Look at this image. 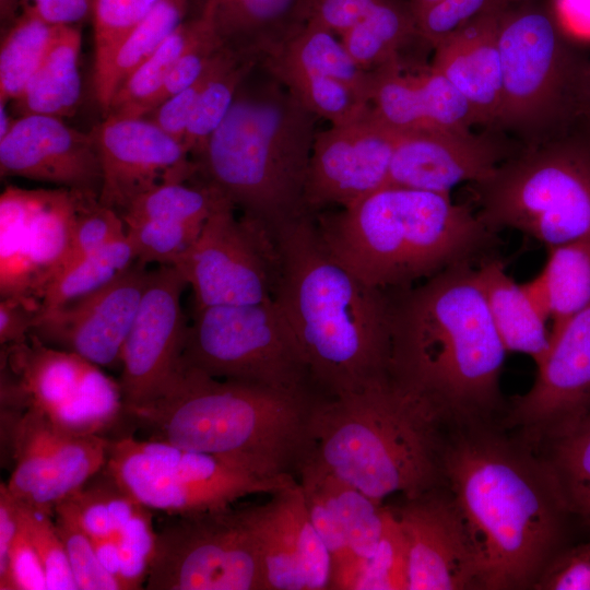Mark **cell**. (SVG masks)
<instances>
[{
	"mask_svg": "<svg viewBox=\"0 0 590 590\" xmlns=\"http://www.w3.org/2000/svg\"><path fill=\"white\" fill-rule=\"evenodd\" d=\"M84 191L8 187L0 198V292L39 302L63 269Z\"/></svg>",
	"mask_w": 590,
	"mask_h": 590,
	"instance_id": "cell-15",
	"label": "cell"
},
{
	"mask_svg": "<svg viewBox=\"0 0 590 590\" xmlns=\"http://www.w3.org/2000/svg\"><path fill=\"white\" fill-rule=\"evenodd\" d=\"M259 63L226 49L203 87L187 127L182 143L191 158L225 119L241 84Z\"/></svg>",
	"mask_w": 590,
	"mask_h": 590,
	"instance_id": "cell-39",
	"label": "cell"
},
{
	"mask_svg": "<svg viewBox=\"0 0 590 590\" xmlns=\"http://www.w3.org/2000/svg\"><path fill=\"white\" fill-rule=\"evenodd\" d=\"M20 509L22 522L44 565L48 590H79L54 515L22 502Z\"/></svg>",
	"mask_w": 590,
	"mask_h": 590,
	"instance_id": "cell-48",
	"label": "cell"
},
{
	"mask_svg": "<svg viewBox=\"0 0 590 590\" xmlns=\"http://www.w3.org/2000/svg\"><path fill=\"white\" fill-rule=\"evenodd\" d=\"M150 272L135 261L101 290L67 305L39 310L31 334L99 367H120L122 347Z\"/></svg>",
	"mask_w": 590,
	"mask_h": 590,
	"instance_id": "cell-22",
	"label": "cell"
},
{
	"mask_svg": "<svg viewBox=\"0 0 590 590\" xmlns=\"http://www.w3.org/2000/svg\"><path fill=\"white\" fill-rule=\"evenodd\" d=\"M1 375L23 410L32 408L58 428L104 436L127 416L118 381L76 353L31 334L1 346Z\"/></svg>",
	"mask_w": 590,
	"mask_h": 590,
	"instance_id": "cell-13",
	"label": "cell"
},
{
	"mask_svg": "<svg viewBox=\"0 0 590 590\" xmlns=\"http://www.w3.org/2000/svg\"><path fill=\"white\" fill-rule=\"evenodd\" d=\"M332 489L349 546L362 566L380 544L389 506L371 499L333 473Z\"/></svg>",
	"mask_w": 590,
	"mask_h": 590,
	"instance_id": "cell-43",
	"label": "cell"
},
{
	"mask_svg": "<svg viewBox=\"0 0 590 590\" xmlns=\"http://www.w3.org/2000/svg\"><path fill=\"white\" fill-rule=\"evenodd\" d=\"M0 590H48L42 559L21 518L5 568L0 573Z\"/></svg>",
	"mask_w": 590,
	"mask_h": 590,
	"instance_id": "cell-51",
	"label": "cell"
},
{
	"mask_svg": "<svg viewBox=\"0 0 590 590\" xmlns=\"http://www.w3.org/2000/svg\"><path fill=\"white\" fill-rule=\"evenodd\" d=\"M402 0H310V17L338 36Z\"/></svg>",
	"mask_w": 590,
	"mask_h": 590,
	"instance_id": "cell-54",
	"label": "cell"
},
{
	"mask_svg": "<svg viewBox=\"0 0 590 590\" xmlns=\"http://www.w3.org/2000/svg\"><path fill=\"white\" fill-rule=\"evenodd\" d=\"M20 526V502L0 484V573L5 568L8 556Z\"/></svg>",
	"mask_w": 590,
	"mask_h": 590,
	"instance_id": "cell-57",
	"label": "cell"
},
{
	"mask_svg": "<svg viewBox=\"0 0 590 590\" xmlns=\"http://www.w3.org/2000/svg\"><path fill=\"white\" fill-rule=\"evenodd\" d=\"M39 312V302L27 297H1L0 344L14 345L26 342Z\"/></svg>",
	"mask_w": 590,
	"mask_h": 590,
	"instance_id": "cell-55",
	"label": "cell"
},
{
	"mask_svg": "<svg viewBox=\"0 0 590 590\" xmlns=\"http://www.w3.org/2000/svg\"><path fill=\"white\" fill-rule=\"evenodd\" d=\"M553 10L569 35L590 34V0H555Z\"/></svg>",
	"mask_w": 590,
	"mask_h": 590,
	"instance_id": "cell-58",
	"label": "cell"
},
{
	"mask_svg": "<svg viewBox=\"0 0 590 590\" xmlns=\"http://www.w3.org/2000/svg\"><path fill=\"white\" fill-rule=\"evenodd\" d=\"M225 51L226 49L198 81L165 99L144 117L170 137L182 142L201 92Z\"/></svg>",
	"mask_w": 590,
	"mask_h": 590,
	"instance_id": "cell-53",
	"label": "cell"
},
{
	"mask_svg": "<svg viewBox=\"0 0 590 590\" xmlns=\"http://www.w3.org/2000/svg\"><path fill=\"white\" fill-rule=\"evenodd\" d=\"M312 216L328 252L365 284L386 293L485 258L496 234L449 193L392 185Z\"/></svg>",
	"mask_w": 590,
	"mask_h": 590,
	"instance_id": "cell-5",
	"label": "cell"
},
{
	"mask_svg": "<svg viewBox=\"0 0 590 590\" xmlns=\"http://www.w3.org/2000/svg\"><path fill=\"white\" fill-rule=\"evenodd\" d=\"M538 276L522 284L541 312L558 330L590 304V238L554 246Z\"/></svg>",
	"mask_w": 590,
	"mask_h": 590,
	"instance_id": "cell-32",
	"label": "cell"
},
{
	"mask_svg": "<svg viewBox=\"0 0 590 590\" xmlns=\"http://www.w3.org/2000/svg\"><path fill=\"white\" fill-rule=\"evenodd\" d=\"M476 187L494 233L516 229L547 248L590 238V137L574 127L520 146Z\"/></svg>",
	"mask_w": 590,
	"mask_h": 590,
	"instance_id": "cell-8",
	"label": "cell"
},
{
	"mask_svg": "<svg viewBox=\"0 0 590 590\" xmlns=\"http://www.w3.org/2000/svg\"><path fill=\"white\" fill-rule=\"evenodd\" d=\"M355 590H408L405 545L390 506L380 544L363 562Z\"/></svg>",
	"mask_w": 590,
	"mask_h": 590,
	"instance_id": "cell-49",
	"label": "cell"
},
{
	"mask_svg": "<svg viewBox=\"0 0 590 590\" xmlns=\"http://www.w3.org/2000/svg\"><path fill=\"white\" fill-rule=\"evenodd\" d=\"M492 128L426 129L400 132L389 173V184L449 193L458 185L491 178L519 149Z\"/></svg>",
	"mask_w": 590,
	"mask_h": 590,
	"instance_id": "cell-23",
	"label": "cell"
},
{
	"mask_svg": "<svg viewBox=\"0 0 590 590\" xmlns=\"http://www.w3.org/2000/svg\"><path fill=\"white\" fill-rule=\"evenodd\" d=\"M503 11L476 17L444 38L432 67L467 98L479 125L495 129L502 107L503 73L498 24Z\"/></svg>",
	"mask_w": 590,
	"mask_h": 590,
	"instance_id": "cell-28",
	"label": "cell"
},
{
	"mask_svg": "<svg viewBox=\"0 0 590 590\" xmlns=\"http://www.w3.org/2000/svg\"><path fill=\"white\" fill-rule=\"evenodd\" d=\"M0 175L97 196L102 187V167L91 132L49 115L31 114L13 120L0 139Z\"/></svg>",
	"mask_w": 590,
	"mask_h": 590,
	"instance_id": "cell-26",
	"label": "cell"
},
{
	"mask_svg": "<svg viewBox=\"0 0 590 590\" xmlns=\"http://www.w3.org/2000/svg\"><path fill=\"white\" fill-rule=\"evenodd\" d=\"M503 73L502 107L495 129L521 146L565 130L573 119L585 49L557 20L553 7L520 0L498 24Z\"/></svg>",
	"mask_w": 590,
	"mask_h": 590,
	"instance_id": "cell-9",
	"label": "cell"
},
{
	"mask_svg": "<svg viewBox=\"0 0 590 590\" xmlns=\"http://www.w3.org/2000/svg\"><path fill=\"white\" fill-rule=\"evenodd\" d=\"M55 517L79 590H121L118 581L99 560L67 498L56 506Z\"/></svg>",
	"mask_w": 590,
	"mask_h": 590,
	"instance_id": "cell-46",
	"label": "cell"
},
{
	"mask_svg": "<svg viewBox=\"0 0 590 590\" xmlns=\"http://www.w3.org/2000/svg\"><path fill=\"white\" fill-rule=\"evenodd\" d=\"M399 134L371 108L354 121L318 131L305 184L306 212L347 206L388 186Z\"/></svg>",
	"mask_w": 590,
	"mask_h": 590,
	"instance_id": "cell-20",
	"label": "cell"
},
{
	"mask_svg": "<svg viewBox=\"0 0 590 590\" xmlns=\"http://www.w3.org/2000/svg\"><path fill=\"white\" fill-rule=\"evenodd\" d=\"M21 0H0L1 30L4 32L19 16Z\"/></svg>",
	"mask_w": 590,
	"mask_h": 590,
	"instance_id": "cell-60",
	"label": "cell"
},
{
	"mask_svg": "<svg viewBox=\"0 0 590 590\" xmlns=\"http://www.w3.org/2000/svg\"><path fill=\"white\" fill-rule=\"evenodd\" d=\"M222 46L260 62L276 54L310 17V0H191Z\"/></svg>",
	"mask_w": 590,
	"mask_h": 590,
	"instance_id": "cell-29",
	"label": "cell"
},
{
	"mask_svg": "<svg viewBox=\"0 0 590 590\" xmlns=\"http://www.w3.org/2000/svg\"><path fill=\"white\" fill-rule=\"evenodd\" d=\"M520 0H441L415 17L418 34L427 47L482 15L504 11Z\"/></svg>",
	"mask_w": 590,
	"mask_h": 590,
	"instance_id": "cell-50",
	"label": "cell"
},
{
	"mask_svg": "<svg viewBox=\"0 0 590 590\" xmlns=\"http://www.w3.org/2000/svg\"><path fill=\"white\" fill-rule=\"evenodd\" d=\"M568 127H574L590 137V52L585 60L574 115Z\"/></svg>",
	"mask_w": 590,
	"mask_h": 590,
	"instance_id": "cell-59",
	"label": "cell"
},
{
	"mask_svg": "<svg viewBox=\"0 0 590 590\" xmlns=\"http://www.w3.org/2000/svg\"><path fill=\"white\" fill-rule=\"evenodd\" d=\"M94 0H21V10L52 25H75L92 16Z\"/></svg>",
	"mask_w": 590,
	"mask_h": 590,
	"instance_id": "cell-56",
	"label": "cell"
},
{
	"mask_svg": "<svg viewBox=\"0 0 590 590\" xmlns=\"http://www.w3.org/2000/svg\"><path fill=\"white\" fill-rule=\"evenodd\" d=\"M442 484L472 534L482 590L532 589L575 517L545 459L499 422L450 424Z\"/></svg>",
	"mask_w": 590,
	"mask_h": 590,
	"instance_id": "cell-1",
	"label": "cell"
},
{
	"mask_svg": "<svg viewBox=\"0 0 590 590\" xmlns=\"http://www.w3.org/2000/svg\"><path fill=\"white\" fill-rule=\"evenodd\" d=\"M261 62L282 64L335 79L369 103L370 72L357 66L337 34L315 20L309 19L276 54Z\"/></svg>",
	"mask_w": 590,
	"mask_h": 590,
	"instance_id": "cell-34",
	"label": "cell"
},
{
	"mask_svg": "<svg viewBox=\"0 0 590 590\" xmlns=\"http://www.w3.org/2000/svg\"><path fill=\"white\" fill-rule=\"evenodd\" d=\"M57 25L23 12L4 31L0 47V102L16 99L39 66Z\"/></svg>",
	"mask_w": 590,
	"mask_h": 590,
	"instance_id": "cell-41",
	"label": "cell"
},
{
	"mask_svg": "<svg viewBox=\"0 0 590 590\" xmlns=\"http://www.w3.org/2000/svg\"><path fill=\"white\" fill-rule=\"evenodd\" d=\"M476 274L507 352L526 354L540 365L551 343V331L546 328L548 319L523 285L507 273L500 259L486 256L476 268Z\"/></svg>",
	"mask_w": 590,
	"mask_h": 590,
	"instance_id": "cell-30",
	"label": "cell"
},
{
	"mask_svg": "<svg viewBox=\"0 0 590 590\" xmlns=\"http://www.w3.org/2000/svg\"><path fill=\"white\" fill-rule=\"evenodd\" d=\"M176 517L156 532L145 589L267 590L259 542L244 508Z\"/></svg>",
	"mask_w": 590,
	"mask_h": 590,
	"instance_id": "cell-12",
	"label": "cell"
},
{
	"mask_svg": "<svg viewBox=\"0 0 590 590\" xmlns=\"http://www.w3.org/2000/svg\"><path fill=\"white\" fill-rule=\"evenodd\" d=\"M135 261L133 248L126 234L58 273L44 290L39 310L67 305L101 290Z\"/></svg>",
	"mask_w": 590,
	"mask_h": 590,
	"instance_id": "cell-38",
	"label": "cell"
},
{
	"mask_svg": "<svg viewBox=\"0 0 590 590\" xmlns=\"http://www.w3.org/2000/svg\"><path fill=\"white\" fill-rule=\"evenodd\" d=\"M81 43L78 26H56L39 66L21 95L12 102L17 116L39 114L62 119L75 113L82 92Z\"/></svg>",
	"mask_w": 590,
	"mask_h": 590,
	"instance_id": "cell-31",
	"label": "cell"
},
{
	"mask_svg": "<svg viewBox=\"0 0 590 590\" xmlns=\"http://www.w3.org/2000/svg\"><path fill=\"white\" fill-rule=\"evenodd\" d=\"M390 374L449 424L499 422L507 350L472 263L391 293Z\"/></svg>",
	"mask_w": 590,
	"mask_h": 590,
	"instance_id": "cell-2",
	"label": "cell"
},
{
	"mask_svg": "<svg viewBox=\"0 0 590 590\" xmlns=\"http://www.w3.org/2000/svg\"><path fill=\"white\" fill-rule=\"evenodd\" d=\"M533 590H590V536L563 550L545 568Z\"/></svg>",
	"mask_w": 590,
	"mask_h": 590,
	"instance_id": "cell-52",
	"label": "cell"
},
{
	"mask_svg": "<svg viewBox=\"0 0 590 590\" xmlns=\"http://www.w3.org/2000/svg\"><path fill=\"white\" fill-rule=\"evenodd\" d=\"M317 119L259 63L192 157L197 176L274 235L308 213L304 191Z\"/></svg>",
	"mask_w": 590,
	"mask_h": 590,
	"instance_id": "cell-7",
	"label": "cell"
},
{
	"mask_svg": "<svg viewBox=\"0 0 590 590\" xmlns=\"http://www.w3.org/2000/svg\"><path fill=\"white\" fill-rule=\"evenodd\" d=\"M123 236H126V224L121 215L116 210L103 205L97 194L83 192L63 269Z\"/></svg>",
	"mask_w": 590,
	"mask_h": 590,
	"instance_id": "cell-47",
	"label": "cell"
},
{
	"mask_svg": "<svg viewBox=\"0 0 590 590\" xmlns=\"http://www.w3.org/2000/svg\"><path fill=\"white\" fill-rule=\"evenodd\" d=\"M390 508L405 545L408 590H482L472 534L444 484Z\"/></svg>",
	"mask_w": 590,
	"mask_h": 590,
	"instance_id": "cell-18",
	"label": "cell"
},
{
	"mask_svg": "<svg viewBox=\"0 0 590 590\" xmlns=\"http://www.w3.org/2000/svg\"><path fill=\"white\" fill-rule=\"evenodd\" d=\"M370 74V108L397 131L472 129L479 125L467 98L432 64L420 59L397 60Z\"/></svg>",
	"mask_w": 590,
	"mask_h": 590,
	"instance_id": "cell-27",
	"label": "cell"
},
{
	"mask_svg": "<svg viewBox=\"0 0 590 590\" xmlns=\"http://www.w3.org/2000/svg\"><path fill=\"white\" fill-rule=\"evenodd\" d=\"M202 227L149 220L127 223L126 234L138 262L177 268Z\"/></svg>",
	"mask_w": 590,
	"mask_h": 590,
	"instance_id": "cell-45",
	"label": "cell"
},
{
	"mask_svg": "<svg viewBox=\"0 0 590 590\" xmlns=\"http://www.w3.org/2000/svg\"><path fill=\"white\" fill-rule=\"evenodd\" d=\"M108 445L105 436L68 433L27 408L1 440L12 461L7 486L20 502L55 516L59 503L104 469Z\"/></svg>",
	"mask_w": 590,
	"mask_h": 590,
	"instance_id": "cell-16",
	"label": "cell"
},
{
	"mask_svg": "<svg viewBox=\"0 0 590 590\" xmlns=\"http://www.w3.org/2000/svg\"><path fill=\"white\" fill-rule=\"evenodd\" d=\"M531 388L499 424L533 449L590 415V304L551 332Z\"/></svg>",
	"mask_w": 590,
	"mask_h": 590,
	"instance_id": "cell-17",
	"label": "cell"
},
{
	"mask_svg": "<svg viewBox=\"0 0 590 590\" xmlns=\"http://www.w3.org/2000/svg\"><path fill=\"white\" fill-rule=\"evenodd\" d=\"M296 479L310 520L331 556L330 590H355L361 564L349 546L334 499L331 471L311 452Z\"/></svg>",
	"mask_w": 590,
	"mask_h": 590,
	"instance_id": "cell-33",
	"label": "cell"
},
{
	"mask_svg": "<svg viewBox=\"0 0 590 590\" xmlns=\"http://www.w3.org/2000/svg\"><path fill=\"white\" fill-rule=\"evenodd\" d=\"M90 132L102 167L98 200L119 214L151 188L197 175L182 142L146 117L107 115Z\"/></svg>",
	"mask_w": 590,
	"mask_h": 590,
	"instance_id": "cell-21",
	"label": "cell"
},
{
	"mask_svg": "<svg viewBox=\"0 0 590 590\" xmlns=\"http://www.w3.org/2000/svg\"><path fill=\"white\" fill-rule=\"evenodd\" d=\"M191 0H160L122 42L102 82L94 87L105 115L128 76L189 16Z\"/></svg>",
	"mask_w": 590,
	"mask_h": 590,
	"instance_id": "cell-35",
	"label": "cell"
},
{
	"mask_svg": "<svg viewBox=\"0 0 590 590\" xmlns=\"http://www.w3.org/2000/svg\"><path fill=\"white\" fill-rule=\"evenodd\" d=\"M319 397L217 379L179 366L161 397L126 414L152 438L283 480L297 477L314 450L311 415Z\"/></svg>",
	"mask_w": 590,
	"mask_h": 590,
	"instance_id": "cell-4",
	"label": "cell"
},
{
	"mask_svg": "<svg viewBox=\"0 0 590 590\" xmlns=\"http://www.w3.org/2000/svg\"><path fill=\"white\" fill-rule=\"evenodd\" d=\"M227 201L216 188L196 176L151 188L137 197L120 215L125 224L151 220L202 226Z\"/></svg>",
	"mask_w": 590,
	"mask_h": 590,
	"instance_id": "cell-37",
	"label": "cell"
},
{
	"mask_svg": "<svg viewBox=\"0 0 590 590\" xmlns=\"http://www.w3.org/2000/svg\"><path fill=\"white\" fill-rule=\"evenodd\" d=\"M573 515L590 527V415L541 445Z\"/></svg>",
	"mask_w": 590,
	"mask_h": 590,
	"instance_id": "cell-40",
	"label": "cell"
},
{
	"mask_svg": "<svg viewBox=\"0 0 590 590\" xmlns=\"http://www.w3.org/2000/svg\"><path fill=\"white\" fill-rule=\"evenodd\" d=\"M177 269L192 288L196 309L273 302L275 237L259 223L237 217L227 201L206 220Z\"/></svg>",
	"mask_w": 590,
	"mask_h": 590,
	"instance_id": "cell-14",
	"label": "cell"
},
{
	"mask_svg": "<svg viewBox=\"0 0 590 590\" xmlns=\"http://www.w3.org/2000/svg\"><path fill=\"white\" fill-rule=\"evenodd\" d=\"M244 508L259 542L267 590H328L330 553L314 527L297 479Z\"/></svg>",
	"mask_w": 590,
	"mask_h": 590,
	"instance_id": "cell-24",
	"label": "cell"
},
{
	"mask_svg": "<svg viewBox=\"0 0 590 590\" xmlns=\"http://www.w3.org/2000/svg\"><path fill=\"white\" fill-rule=\"evenodd\" d=\"M448 428L430 400L390 374L359 391L316 400L312 452L339 479L385 504L442 485Z\"/></svg>",
	"mask_w": 590,
	"mask_h": 590,
	"instance_id": "cell-6",
	"label": "cell"
},
{
	"mask_svg": "<svg viewBox=\"0 0 590 590\" xmlns=\"http://www.w3.org/2000/svg\"><path fill=\"white\" fill-rule=\"evenodd\" d=\"M200 26L199 15L188 16L119 86L104 116H146L153 109L170 71L197 35Z\"/></svg>",
	"mask_w": 590,
	"mask_h": 590,
	"instance_id": "cell-36",
	"label": "cell"
},
{
	"mask_svg": "<svg viewBox=\"0 0 590 590\" xmlns=\"http://www.w3.org/2000/svg\"><path fill=\"white\" fill-rule=\"evenodd\" d=\"M186 286L175 267L150 272L121 353L118 384L126 411L161 397L179 368L189 324L181 305Z\"/></svg>",
	"mask_w": 590,
	"mask_h": 590,
	"instance_id": "cell-19",
	"label": "cell"
},
{
	"mask_svg": "<svg viewBox=\"0 0 590 590\" xmlns=\"http://www.w3.org/2000/svg\"><path fill=\"white\" fill-rule=\"evenodd\" d=\"M158 1L94 0V87L106 75L122 42Z\"/></svg>",
	"mask_w": 590,
	"mask_h": 590,
	"instance_id": "cell-44",
	"label": "cell"
},
{
	"mask_svg": "<svg viewBox=\"0 0 590 590\" xmlns=\"http://www.w3.org/2000/svg\"><path fill=\"white\" fill-rule=\"evenodd\" d=\"M279 79L294 97L317 118L338 126L354 121L370 110L367 101L335 79L295 68L260 62Z\"/></svg>",
	"mask_w": 590,
	"mask_h": 590,
	"instance_id": "cell-42",
	"label": "cell"
},
{
	"mask_svg": "<svg viewBox=\"0 0 590 590\" xmlns=\"http://www.w3.org/2000/svg\"><path fill=\"white\" fill-rule=\"evenodd\" d=\"M179 366L217 379L319 396L292 328L274 300L196 309Z\"/></svg>",
	"mask_w": 590,
	"mask_h": 590,
	"instance_id": "cell-10",
	"label": "cell"
},
{
	"mask_svg": "<svg viewBox=\"0 0 590 590\" xmlns=\"http://www.w3.org/2000/svg\"><path fill=\"white\" fill-rule=\"evenodd\" d=\"M104 469L144 507L174 516L225 508L296 480L264 479L209 453L131 435L109 439Z\"/></svg>",
	"mask_w": 590,
	"mask_h": 590,
	"instance_id": "cell-11",
	"label": "cell"
},
{
	"mask_svg": "<svg viewBox=\"0 0 590 590\" xmlns=\"http://www.w3.org/2000/svg\"><path fill=\"white\" fill-rule=\"evenodd\" d=\"M67 499L104 567L121 590L144 587L156 532L151 510L103 469Z\"/></svg>",
	"mask_w": 590,
	"mask_h": 590,
	"instance_id": "cell-25",
	"label": "cell"
},
{
	"mask_svg": "<svg viewBox=\"0 0 590 590\" xmlns=\"http://www.w3.org/2000/svg\"><path fill=\"white\" fill-rule=\"evenodd\" d=\"M274 302L322 397L359 391L390 375L391 293L368 286L326 249L305 213L275 233Z\"/></svg>",
	"mask_w": 590,
	"mask_h": 590,
	"instance_id": "cell-3",
	"label": "cell"
},
{
	"mask_svg": "<svg viewBox=\"0 0 590 590\" xmlns=\"http://www.w3.org/2000/svg\"><path fill=\"white\" fill-rule=\"evenodd\" d=\"M7 104L0 102V139L8 133L14 120L8 113Z\"/></svg>",
	"mask_w": 590,
	"mask_h": 590,
	"instance_id": "cell-61",
	"label": "cell"
},
{
	"mask_svg": "<svg viewBox=\"0 0 590 590\" xmlns=\"http://www.w3.org/2000/svg\"><path fill=\"white\" fill-rule=\"evenodd\" d=\"M439 1L441 0H409L415 17Z\"/></svg>",
	"mask_w": 590,
	"mask_h": 590,
	"instance_id": "cell-62",
	"label": "cell"
}]
</instances>
